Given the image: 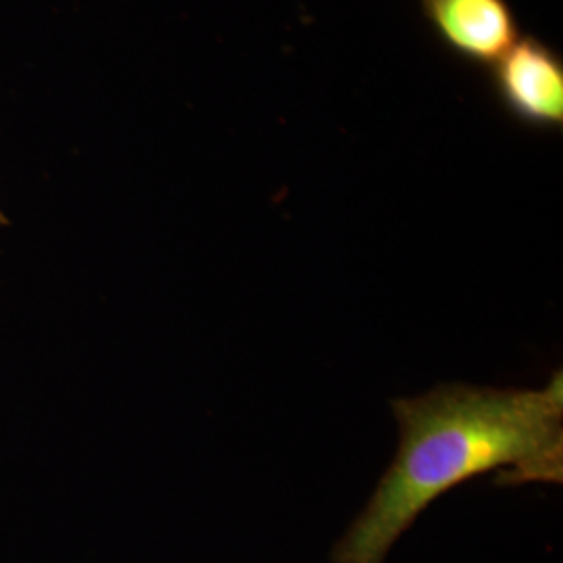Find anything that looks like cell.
<instances>
[{
	"label": "cell",
	"mask_w": 563,
	"mask_h": 563,
	"mask_svg": "<svg viewBox=\"0 0 563 563\" xmlns=\"http://www.w3.org/2000/svg\"><path fill=\"white\" fill-rule=\"evenodd\" d=\"M420 11L439 44L474 67L490 69L522 38L509 0H420Z\"/></svg>",
	"instance_id": "3957f363"
},
{
	"label": "cell",
	"mask_w": 563,
	"mask_h": 563,
	"mask_svg": "<svg viewBox=\"0 0 563 563\" xmlns=\"http://www.w3.org/2000/svg\"><path fill=\"white\" fill-rule=\"evenodd\" d=\"M11 220H9V216H7V211L0 207V225H9Z\"/></svg>",
	"instance_id": "277c9868"
},
{
	"label": "cell",
	"mask_w": 563,
	"mask_h": 563,
	"mask_svg": "<svg viewBox=\"0 0 563 563\" xmlns=\"http://www.w3.org/2000/svg\"><path fill=\"white\" fill-rule=\"evenodd\" d=\"M488 71L493 95L523 128L562 132L563 57L549 42L522 34Z\"/></svg>",
	"instance_id": "7a4b0ae2"
},
{
	"label": "cell",
	"mask_w": 563,
	"mask_h": 563,
	"mask_svg": "<svg viewBox=\"0 0 563 563\" xmlns=\"http://www.w3.org/2000/svg\"><path fill=\"white\" fill-rule=\"evenodd\" d=\"M395 462L334 544L332 563H386L388 553L444 493L497 472L499 486L563 483V374L543 388L441 384L395 399Z\"/></svg>",
	"instance_id": "6da1fadb"
}]
</instances>
